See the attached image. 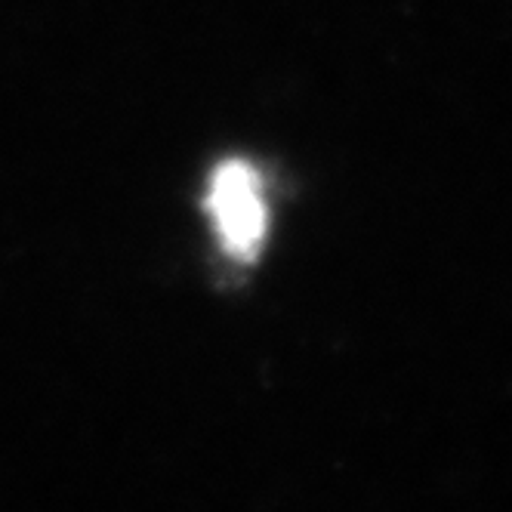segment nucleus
I'll return each mask as SVG.
<instances>
[{
	"mask_svg": "<svg viewBox=\"0 0 512 512\" xmlns=\"http://www.w3.org/2000/svg\"><path fill=\"white\" fill-rule=\"evenodd\" d=\"M207 210L219 238L235 256H253L260 250L266 235V198L253 167L241 161L219 167L210 179Z\"/></svg>",
	"mask_w": 512,
	"mask_h": 512,
	"instance_id": "obj_1",
	"label": "nucleus"
}]
</instances>
